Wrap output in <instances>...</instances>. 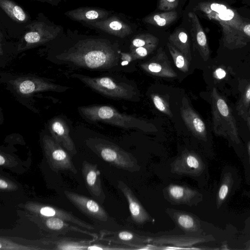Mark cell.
Instances as JSON below:
<instances>
[{
    "label": "cell",
    "mask_w": 250,
    "mask_h": 250,
    "mask_svg": "<svg viewBox=\"0 0 250 250\" xmlns=\"http://www.w3.org/2000/svg\"><path fill=\"white\" fill-rule=\"evenodd\" d=\"M58 58L60 60L92 69L109 68L118 62V56L112 46L97 39L81 41Z\"/></svg>",
    "instance_id": "1"
},
{
    "label": "cell",
    "mask_w": 250,
    "mask_h": 250,
    "mask_svg": "<svg viewBox=\"0 0 250 250\" xmlns=\"http://www.w3.org/2000/svg\"><path fill=\"white\" fill-rule=\"evenodd\" d=\"M194 10L220 25L222 40L227 47L235 49L246 45L247 38L243 31L245 22L229 5L220 2L203 1L198 3Z\"/></svg>",
    "instance_id": "2"
},
{
    "label": "cell",
    "mask_w": 250,
    "mask_h": 250,
    "mask_svg": "<svg viewBox=\"0 0 250 250\" xmlns=\"http://www.w3.org/2000/svg\"><path fill=\"white\" fill-rule=\"evenodd\" d=\"M78 110L85 118L92 122L101 121L125 129L138 130L146 133L158 131L156 126L145 120L122 113L108 105L83 106Z\"/></svg>",
    "instance_id": "3"
},
{
    "label": "cell",
    "mask_w": 250,
    "mask_h": 250,
    "mask_svg": "<svg viewBox=\"0 0 250 250\" xmlns=\"http://www.w3.org/2000/svg\"><path fill=\"white\" fill-rule=\"evenodd\" d=\"M86 144L101 159L118 168L130 172L140 170L141 166L135 157L112 142L91 138L86 140Z\"/></svg>",
    "instance_id": "4"
},
{
    "label": "cell",
    "mask_w": 250,
    "mask_h": 250,
    "mask_svg": "<svg viewBox=\"0 0 250 250\" xmlns=\"http://www.w3.org/2000/svg\"><path fill=\"white\" fill-rule=\"evenodd\" d=\"M213 130L218 136H223L236 144L240 143L238 129L231 110L226 100L214 88L211 93Z\"/></svg>",
    "instance_id": "5"
},
{
    "label": "cell",
    "mask_w": 250,
    "mask_h": 250,
    "mask_svg": "<svg viewBox=\"0 0 250 250\" xmlns=\"http://www.w3.org/2000/svg\"><path fill=\"white\" fill-rule=\"evenodd\" d=\"M73 76L92 89L108 97L131 100L136 95L135 89L131 86L117 82L110 77H91L80 74Z\"/></svg>",
    "instance_id": "6"
},
{
    "label": "cell",
    "mask_w": 250,
    "mask_h": 250,
    "mask_svg": "<svg viewBox=\"0 0 250 250\" xmlns=\"http://www.w3.org/2000/svg\"><path fill=\"white\" fill-rule=\"evenodd\" d=\"M42 146L46 161L53 171L69 170L74 174L77 173L68 152L52 136L45 135L43 137Z\"/></svg>",
    "instance_id": "7"
},
{
    "label": "cell",
    "mask_w": 250,
    "mask_h": 250,
    "mask_svg": "<svg viewBox=\"0 0 250 250\" xmlns=\"http://www.w3.org/2000/svg\"><path fill=\"white\" fill-rule=\"evenodd\" d=\"M15 91L21 96H30L44 91L62 92L69 88L37 77L23 76L9 82Z\"/></svg>",
    "instance_id": "8"
},
{
    "label": "cell",
    "mask_w": 250,
    "mask_h": 250,
    "mask_svg": "<svg viewBox=\"0 0 250 250\" xmlns=\"http://www.w3.org/2000/svg\"><path fill=\"white\" fill-rule=\"evenodd\" d=\"M24 34L18 50L23 51L44 44L56 38L58 28L42 21H36L30 24Z\"/></svg>",
    "instance_id": "9"
},
{
    "label": "cell",
    "mask_w": 250,
    "mask_h": 250,
    "mask_svg": "<svg viewBox=\"0 0 250 250\" xmlns=\"http://www.w3.org/2000/svg\"><path fill=\"white\" fill-rule=\"evenodd\" d=\"M24 208L32 215L58 218L88 230L94 229L93 225L80 219L71 212L56 207L37 202L28 201L24 205Z\"/></svg>",
    "instance_id": "10"
},
{
    "label": "cell",
    "mask_w": 250,
    "mask_h": 250,
    "mask_svg": "<svg viewBox=\"0 0 250 250\" xmlns=\"http://www.w3.org/2000/svg\"><path fill=\"white\" fill-rule=\"evenodd\" d=\"M215 240L211 235H164L150 237V244L158 246L170 245L172 249H196L193 246Z\"/></svg>",
    "instance_id": "11"
},
{
    "label": "cell",
    "mask_w": 250,
    "mask_h": 250,
    "mask_svg": "<svg viewBox=\"0 0 250 250\" xmlns=\"http://www.w3.org/2000/svg\"><path fill=\"white\" fill-rule=\"evenodd\" d=\"M170 167L173 173L198 176L204 170V164L196 153L185 149L173 161Z\"/></svg>",
    "instance_id": "12"
},
{
    "label": "cell",
    "mask_w": 250,
    "mask_h": 250,
    "mask_svg": "<svg viewBox=\"0 0 250 250\" xmlns=\"http://www.w3.org/2000/svg\"><path fill=\"white\" fill-rule=\"evenodd\" d=\"M165 199L173 205L196 206L202 200L198 191L185 186L169 184L163 189Z\"/></svg>",
    "instance_id": "13"
},
{
    "label": "cell",
    "mask_w": 250,
    "mask_h": 250,
    "mask_svg": "<svg viewBox=\"0 0 250 250\" xmlns=\"http://www.w3.org/2000/svg\"><path fill=\"white\" fill-rule=\"evenodd\" d=\"M64 193L68 200L85 215L101 221L107 220L106 211L93 199L68 190H65Z\"/></svg>",
    "instance_id": "14"
},
{
    "label": "cell",
    "mask_w": 250,
    "mask_h": 250,
    "mask_svg": "<svg viewBox=\"0 0 250 250\" xmlns=\"http://www.w3.org/2000/svg\"><path fill=\"white\" fill-rule=\"evenodd\" d=\"M99 240L129 246L133 249H144L150 244V237L140 235L128 230L112 231L103 230L100 231Z\"/></svg>",
    "instance_id": "15"
},
{
    "label": "cell",
    "mask_w": 250,
    "mask_h": 250,
    "mask_svg": "<svg viewBox=\"0 0 250 250\" xmlns=\"http://www.w3.org/2000/svg\"><path fill=\"white\" fill-rule=\"evenodd\" d=\"M180 113L183 121L192 134L201 140L207 141V131L206 125L190 106L186 97L182 99Z\"/></svg>",
    "instance_id": "16"
},
{
    "label": "cell",
    "mask_w": 250,
    "mask_h": 250,
    "mask_svg": "<svg viewBox=\"0 0 250 250\" xmlns=\"http://www.w3.org/2000/svg\"><path fill=\"white\" fill-rule=\"evenodd\" d=\"M118 188L127 201L131 218L135 223L143 225L147 222H155V219L144 208L128 185L122 181H119Z\"/></svg>",
    "instance_id": "17"
},
{
    "label": "cell",
    "mask_w": 250,
    "mask_h": 250,
    "mask_svg": "<svg viewBox=\"0 0 250 250\" xmlns=\"http://www.w3.org/2000/svg\"><path fill=\"white\" fill-rule=\"evenodd\" d=\"M140 66L147 73L156 76L166 78L177 77V74L162 48H160L156 54L149 60L141 63Z\"/></svg>",
    "instance_id": "18"
},
{
    "label": "cell",
    "mask_w": 250,
    "mask_h": 250,
    "mask_svg": "<svg viewBox=\"0 0 250 250\" xmlns=\"http://www.w3.org/2000/svg\"><path fill=\"white\" fill-rule=\"evenodd\" d=\"M82 172L85 186L91 195L99 202H104L105 195L97 165L84 161L82 164Z\"/></svg>",
    "instance_id": "19"
},
{
    "label": "cell",
    "mask_w": 250,
    "mask_h": 250,
    "mask_svg": "<svg viewBox=\"0 0 250 250\" xmlns=\"http://www.w3.org/2000/svg\"><path fill=\"white\" fill-rule=\"evenodd\" d=\"M166 213L183 231L189 234L202 235L199 218L194 214L174 208H167Z\"/></svg>",
    "instance_id": "20"
},
{
    "label": "cell",
    "mask_w": 250,
    "mask_h": 250,
    "mask_svg": "<svg viewBox=\"0 0 250 250\" xmlns=\"http://www.w3.org/2000/svg\"><path fill=\"white\" fill-rule=\"evenodd\" d=\"M49 130L53 139L69 154L74 156L77 153L75 144L69 134V127L63 119L59 117L52 119L49 123Z\"/></svg>",
    "instance_id": "21"
},
{
    "label": "cell",
    "mask_w": 250,
    "mask_h": 250,
    "mask_svg": "<svg viewBox=\"0 0 250 250\" xmlns=\"http://www.w3.org/2000/svg\"><path fill=\"white\" fill-rule=\"evenodd\" d=\"M83 23L89 27H94L120 38H124L132 33L131 28L128 24L115 17Z\"/></svg>",
    "instance_id": "22"
},
{
    "label": "cell",
    "mask_w": 250,
    "mask_h": 250,
    "mask_svg": "<svg viewBox=\"0 0 250 250\" xmlns=\"http://www.w3.org/2000/svg\"><path fill=\"white\" fill-rule=\"evenodd\" d=\"M190 23V32L194 47L197 49L204 61H207L210 56L206 35L203 29L197 15L193 12L188 14Z\"/></svg>",
    "instance_id": "23"
},
{
    "label": "cell",
    "mask_w": 250,
    "mask_h": 250,
    "mask_svg": "<svg viewBox=\"0 0 250 250\" xmlns=\"http://www.w3.org/2000/svg\"><path fill=\"white\" fill-rule=\"evenodd\" d=\"M40 220V223L43 224V226L51 231H57L59 233L67 232L69 231L79 232L85 234L89 235L96 239H98V236L96 233H92L81 229L76 226L67 223L66 221L62 219L35 215Z\"/></svg>",
    "instance_id": "24"
},
{
    "label": "cell",
    "mask_w": 250,
    "mask_h": 250,
    "mask_svg": "<svg viewBox=\"0 0 250 250\" xmlns=\"http://www.w3.org/2000/svg\"><path fill=\"white\" fill-rule=\"evenodd\" d=\"M65 14L73 20L86 22L104 19L108 12L96 7H82L67 11Z\"/></svg>",
    "instance_id": "25"
},
{
    "label": "cell",
    "mask_w": 250,
    "mask_h": 250,
    "mask_svg": "<svg viewBox=\"0 0 250 250\" xmlns=\"http://www.w3.org/2000/svg\"><path fill=\"white\" fill-rule=\"evenodd\" d=\"M168 41L182 53L189 62L191 61L190 42L186 31L182 28L176 29L169 35Z\"/></svg>",
    "instance_id": "26"
},
{
    "label": "cell",
    "mask_w": 250,
    "mask_h": 250,
    "mask_svg": "<svg viewBox=\"0 0 250 250\" xmlns=\"http://www.w3.org/2000/svg\"><path fill=\"white\" fill-rule=\"evenodd\" d=\"M178 14L175 10L154 13L145 17L143 21L146 23L159 27L167 26L177 19Z\"/></svg>",
    "instance_id": "27"
},
{
    "label": "cell",
    "mask_w": 250,
    "mask_h": 250,
    "mask_svg": "<svg viewBox=\"0 0 250 250\" xmlns=\"http://www.w3.org/2000/svg\"><path fill=\"white\" fill-rule=\"evenodd\" d=\"M1 9L12 20L18 22H25L28 16L21 7L11 0H0Z\"/></svg>",
    "instance_id": "28"
},
{
    "label": "cell",
    "mask_w": 250,
    "mask_h": 250,
    "mask_svg": "<svg viewBox=\"0 0 250 250\" xmlns=\"http://www.w3.org/2000/svg\"><path fill=\"white\" fill-rule=\"evenodd\" d=\"M233 184L232 175L230 172L225 173L221 180L217 193L216 203L218 208H220L227 198Z\"/></svg>",
    "instance_id": "29"
},
{
    "label": "cell",
    "mask_w": 250,
    "mask_h": 250,
    "mask_svg": "<svg viewBox=\"0 0 250 250\" xmlns=\"http://www.w3.org/2000/svg\"><path fill=\"white\" fill-rule=\"evenodd\" d=\"M167 46L175 66L181 71L188 72L190 62L182 53L169 42L167 43Z\"/></svg>",
    "instance_id": "30"
},
{
    "label": "cell",
    "mask_w": 250,
    "mask_h": 250,
    "mask_svg": "<svg viewBox=\"0 0 250 250\" xmlns=\"http://www.w3.org/2000/svg\"><path fill=\"white\" fill-rule=\"evenodd\" d=\"M159 39L150 34H141L135 36L131 41L130 49L151 44H157Z\"/></svg>",
    "instance_id": "31"
},
{
    "label": "cell",
    "mask_w": 250,
    "mask_h": 250,
    "mask_svg": "<svg viewBox=\"0 0 250 250\" xmlns=\"http://www.w3.org/2000/svg\"><path fill=\"white\" fill-rule=\"evenodd\" d=\"M0 249L1 250H37L41 248L33 246L24 245L16 243L5 238H0Z\"/></svg>",
    "instance_id": "32"
},
{
    "label": "cell",
    "mask_w": 250,
    "mask_h": 250,
    "mask_svg": "<svg viewBox=\"0 0 250 250\" xmlns=\"http://www.w3.org/2000/svg\"><path fill=\"white\" fill-rule=\"evenodd\" d=\"M250 104V83L247 86L236 107L238 114L244 120Z\"/></svg>",
    "instance_id": "33"
},
{
    "label": "cell",
    "mask_w": 250,
    "mask_h": 250,
    "mask_svg": "<svg viewBox=\"0 0 250 250\" xmlns=\"http://www.w3.org/2000/svg\"><path fill=\"white\" fill-rule=\"evenodd\" d=\"M151 98L154 106L158 110L170 117H172L173 115L169 104L162 96L159 94H152Z\"/></svg>",
    "instance_id": "34"
},
{
    "label": "cell",
    "mask_w": 250,
    "mask_h": 250,
    "mask_svg": "<svg viewBox=\"0 0 250 250\" xmlns=\"http://www.w3.org/2000/svg\"><path fill=\"white\" fill-rule=\"evenodd\" d=\"M157 44H151L130 50L132 60L143 58L151 53L157 47Z\"/></svg>",
    "instance_id": "35"
},
{
    "label": "cell",
    "mask_w": 250,
    "mask_h": 250,
    "mask_svg": "<svg viewBox=\"0 0 250 250\" xmlns=\"http://www.w3.org/2000/svg\"><path fill=\"white\" fill-rule=\"evenodd\" d=\"M89 245L84 242H62L57 244L56 249L59 250H87Z\"/></svg>",
    "instance_id": "36"
},
{
    "label": "cell",
    "mask_w": 250,
    "mask_h": 250,
    "mask_svg": "<svg viewBox=\"0 0 250 250\" xmlns=\"http://www.w3.org/2000/svg\"><path fill=\"white\" fill-rule=\"evenodd\" d=\"M18 164L17 160L14 157L4 152L0 154V165L2 167H12Z\"/></svg>",
    "instance_id": "37"
},
{
    "label": "cell",
    "mask_w": 250,
    "mask_h": 250,
    "mask_svg": "<svg viewBox=\"0 0 250 250\" xmlns=\"http://www.w3.org/2000/svg\"><path fill=\"white\" fill-rule=\"evenodd\" d=\"M18 188V185L12 181L0 176V189L4 191H14Z\"/></svg>",
    "instance_id": "38"
},
{
    "label": "cell",
    "mask_w": 250,
    "mask_h": 250,
    "mask_svg": "<svg viewBox=\"0 0 250 250\" xmlns=\"http://www.w3.org/2000/svg\"><path fill=\"white\" fill-rule=\"evenodd\" d=\"M179 0H159L157 7L163 11L171 10L178 5Z\"/></svg>",
    "instance_id": "39"
},
{
    "label": "cell",
    "mask_w": 250,
    "mask_h": 250,
    "mask_svg": "<svg viewBox=\"0 0 250 250\" xmlns=\"http://www.w3.org/2000/svg\"><path fill=\"white\" fill-rule=\"evenodd\" d=\"M227 75L226 70L221 67L216 68L214 72L213 76L214 78L218 80H221L224 78Z\"/></svg>",
    "instance_id": "40"
},
{
    "label": "cell",
    "mask_w": 250,
    "mask_h": 250,
    "mask_svg": "<svg viewBox=\"0 0 250 250\" xmlns=\"http://www.w3.org/2000/svg\"><path fill=\"white\" fill-rule=\"evenodd\" d=\"M243 31L247 38H250V23H245L243 28Z\"/></svg>",
    "instance_id": "41"
},
{
    "label": "cell",
    "mask_w": 250,
    "mask_h": 250,
    "mask_svg": "<svg viewBox=\"0 0 250 250\" xmlns=\"http://www.w3.org/2000/svg\"><path fill=\"white\" fill-rule=\"evenodd\" d=\"M250 130V107H249L246 115V119Z\"/></svg>",
    "instance_id": "42"
},
{
    "label": "cell",
    "mask_w": 250,
    "mask_h": 250,
    "mask_svg": "<svg viewBox=\"0 0 250 250\" xmlns=\"http://www.w3.org/2000/svg\"><path fill=\"white\" fill-rule=\"evenodd\" d=\"M220 250H229V246L227 244V243H224L222 244L221 248H220Z\"/></svg>",
    "instance_id": "43"
},
{
    "label": "cell",
    "mask_w": 250,
    "mask_h": 250,
    "mask_svg": "<svg viewBox=\"0 0 250 250\" xmlns=\"http://www.w3.org/2000/svg\"><path fill=\"white\" fill-rule=\"evenodd\" d=\"M245 249L247 250H250V240L245 244Z\"/></svg>",
    "instance_id": "44"
},
{
    "label": "cell",
    "mask_w": 250,
    "mask_h": 250,
    "mask_svg": "<svg viewBox=\"0 0 250 250\" xmlns=\"http://www.w3.org/2000/svg\"><path fill=\"white\" fill-rule=\"evenodd\" d=\"M248 151L249 157V163L250 165V142L248 144Z\"/></svg>",
    "instance_id": "45"
}]
</instances>
